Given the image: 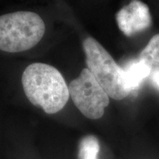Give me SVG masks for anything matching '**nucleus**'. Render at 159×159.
I'll return each mask as SVG.
<instances>
[{
	"label": "nucleus",
	"mask_w": 159,
	"mask_h": 159,
	"mask_svg": "<svg viewBox=\"0 0 159 159\" xmlns=\"http://www.w3.org/2000/svg\"><path fill=\"white\" fill-rule=\"evenodd\" d=\"M21 83L30 102L48 114L62 110L69 100V87L63 75L50 65H29L24 71Z\"/></svg>",
	"instance_id": "f257e3e1"
},
{
	"label": "nucleus",
	"mask_w": 159,
	"mask_h": 159,
	"mask_svg": "<svg viewBox=\"0 0 159 159\" xmlns=\"http://www.w3.org/2000/svg\"><path fill=\"white\" fill-rule=\"evenodd\" d=\"M45 28L43 19L33 12L0 16V50L11 53L28 50L41 41Z\"/></svg>",
	"instance_id": "f03ea898"
},
{
	"label": "nucleus",
	"mask_w": 159,
	"mask_h": 159,
	"mask_svg": "<svg viewBox=\"0 0 159 159\" xmlns=\"http://www.w3.org/2000/svg\"><path fill=\"white\" fill-rule=\"evenodd\" d=\"M86 65L89 71L109 97L121 100L130 91L125 84L122 69L111 55L93 38L89 37L83 43Z\"/></svg>",
	"instance_id": "7ed1b4c3"
},
{
	"label": "nucleus",
	"mask_w": 159,
	"mask_h": 159,
	"mask_svg": "<svg viewBox=\"0 0 159 159\" xmlns=\"http://www.w3.org/2000/svg\"><path fill=\"white\" fill-rule=\"evenodd\" d=\"M69 96L75 106L87 118L98 119L103 116L109 104V96L88 69L69 85Z\"/></svg>",
	"instance_id": "20e7f679"
},
{
	"label": "nucleus",
	"mask_w": 159,
	"mask_h": 159,
	"mask_svg": "<svg viewBox=\"0 0 159 159\" xmlns=\"http://www.w3.org/2000/svg\"><path fill=\"white\" fill-rule=\"evenodd\" d=\"M116 22L120 30L127 36H132L148 29L152 23L150 10L139 0H132L117 13Z\"/></svg>",
	"instance_id": "39448f33"
},
{
	"label": "nucleus",
	"mask_w": 159,
	"mask_h": 159,
	"mask_svg": "<svg viewBox=\"0 0 159 159\" xmlns=\"http://www.w3.org/2000/svg\"><path fill=\"white\" fill-rule=\"evenodd\" d=\"M125 84L130 91H136L152 71V67L141 59L133 60L122 68Z\"/></svg>",
	"instance_id": "423d86ee"
},
{
	"label": "nucleus",
	"mask_w": 159,
	"mask_h": 159,
	"mask_svg": "<svg viewBox=\"0 0 159 159\" xmlns=\"http://www.w3.org/2000/svg\"><path fill=\"white\" fill-rule=\"evenodd\" d=\"M100 145L97 137L92 135L85 136L79 143L78 159H98Z\"/></svg>",
	"instance_id": "0eeeda50"
},
{
	"label": "nucleus",
	"mask_w": 159,
	"mask_h": 159,
	"mask_svg": "<svg viewBox=\"0 0 159 159\" xmlns=\"http://www.w3.org/2000/svg\"><path fill=\"white\" fill-rule=\"evenodd\" d=\"M139 59L146 62L151 67H159V33L155 35L145 48L141 52Z\"/></svg>",
	"instance_id": "6e6552de"
},
{
	"label": "nucleus",
	"mask_w": 159,
	"mask_h": 159,
	"mask_svg": "<svg viewBox=\"0 0 159 159\" xmlns=\"http://www.w3.org/2000/svg\"><path fill=\"white\" fill-rule=\"evenodd\" d=\"M152 80L154 84L159 88V67L155 68L152 72Z\"/></svg>",
	"instance_id": "1a4fd4ad"
}]
</instances>
